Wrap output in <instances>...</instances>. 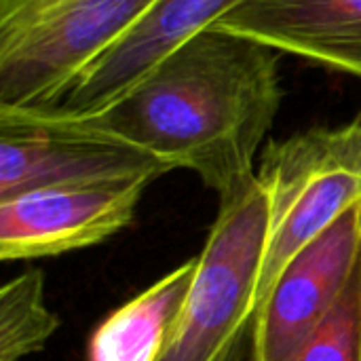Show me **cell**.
Segmentation results:
<instances>
[{
	"mask_svg": "<svg viewBox=\"0 0 361 361\" xmlns=\"http://www.w3.org/2000/svg\"><path fill=\"white\" fill-rule=\"evenodd\" d=\"M281 97L277 51L209 25L161 57L108 108L61 121L137 148L171 171H195L222 197L256 176L254 159Z\"/></svg>",
	"mask_w": 361,
	"mask_h": 361,
	"instance_id": "6da1fadb",
	"label": "cell"
},
{
	"mask_svg": "<svg viewBox=\"0 0 361 361\" xmlns=\"http://www.w3.org/2000/svg\"><path fill=\"white\" fill-rule=\"evenodd\" d=\"M159 0H0V112L55 108Z\"/></svg>",
	"mask_w": 361,
	"mask_h": 361,
	"instance_id": "7a4b0ae2",
	"label": "cell"
},
{
	"mask_svg": "<svg viewBox=\"0 0 361 361\" xmlns=\"http://www.w3.org/2000/svg\"><path fill=\"white\" fill-rule=\"evenodd\" d=\"M256 178L267 197L258 309L288 262L361 203V116L271 142Z\"/></svg>",
	"mask_w": 361,
	"mask_h": 361,
	"instance_id": "3957f363",
	"label": "cell"
},
{
	"mask_svg": "<svg viewBox=\"0 0 361 361\" xmlns=\"http://www.w3.org/2000/svg\"><path fill=\"white\" fill-rule=\"evenodd\" d=\"M267 197L258 178L220 197L195 286L161 361H243L258 313Z\"/></svg>",
	"mask_w": 361,
	"mask_h": 361,
	"instance_id": "277c9868",
	"label": "cell"
},
{
	"mask_svg": "<svg viewBox=\"0 0 361 361\" xmlns=\"http://www.w3.org/2000/svg\"><path fill=\"white\" fill-rule=\"evenodd\" d=\"M171 169L123 142L40 112H0V201L47 188L154 182Z\"/></svg>",
	"mask_w": 361,
	"mask_h": 361,
	"instance_id": "5b68a950",
	"label": "cell"
},
{
	"mask_svg": "<svg viewBox=\"0 0 361 361\" xmlns=\"http://www.w3.org/2000/svg\"><path fill=\"white\" fill-rule=\"evenodd\" d=\"M361 260V203L302 247L256 313L252 361H292L332 313Z\"/></svg>",
	"mask_w": 361,
	"mask_h": 361,
	"instance_id": "8992f818",
	"label": "cell"
},
{
	"mask_svg": "<svg viewBox=\"0 0 361 361\" xmlns=\"http://www.w3.org/2000/svg\"><path fill=\"white\" fill-rule=\"evenodd\" d=\"M150 182L25 192L0 201V260H36L104 243L127 228Z\"/></svg>",
	"mask_w": 361,
	"mask_h": 361,
	"instance_id": "52a82bcc",
	"label": "cell"
},
{
	"mask_svg": "<svg viewBox=\"0 0 361 361\" xmlns=\"http://www.w3.org/2000/svg\"><path fill=\"white\" fill-rule=\"evenodd\" d=\"M245 0H159L127 34L108 47L74 80L66 97L44 114L85 118L114 104L161 57L218 23Z\"/></svg>",
	"mask_w": 361,
	"mask_h": 361,
	"instance_id": "ba28073f",
	"label": "cell"
},
{
	"mask_svg": "<svg viewBox=\"0 0 361 361\" xmlns=\"http://www.w3.org/2000/svg\"><path fill=\"white\" fill-rule=\"evenodd\" d=\"M214 25L361 78V0H245Z\"/></svg>",
	"mask_w": 361,
	"mask_h": 361,
	"instance_id": "9c48e42d",
	"label": "cell"
},
{
	"mask_svg": "<svg viewBox=\"0 0 361 361\" xmlns=\"http://www.w3.org/2000/svg\"><path fill=\"white\" fill-rule=\"evenodd\" d=\"M199 256L112 311L89 338V361H161L188 305Z\"/></svg>",
	"mask_w": 361,
	"mask_h": 361,
	"instance_id": "30bf717a",
	"label": "cell"
},
{
	"mask_svg": "<svg viewBox=\"0 0 361 361\" xmlns=\"http://www.w3.org/2000/svg\"><path fill=\"white\" fill-rule=\"evenodd\" d=\"M57 328L59 317L47 307L38 269H25L0 288V361L38 353Z\"/></svg>",
	"mask_w": 361,
	"mask_h": 361,
	"instance_id": "8fae6325",
	"label": "cell"
},
{
	"mask_svg": "<svg viewBox=\"0 0 361 361\" xmlns=\"http://www.w3.org/2000/svg\"><path fill=\"white\" fill-rule=\"evenodd\" d=\"M292 361H361V260L332 313Z\"/></svg>",
	"mask_w": 361,
	"mask_h": 361,
	"instance_id": "7c38bea8",
	"label": "cell"
}]
</instances>
